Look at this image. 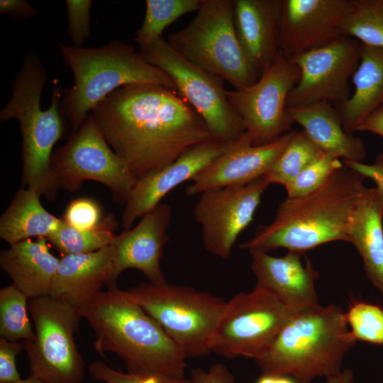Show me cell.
I'll return each mask as SVG.
<instances>
[{
    "label": "cell",
    "mask_w": 383,
    "mask_h": 383,
    "mask_svg": "<svg viewBox=\"0 0 383 383\" xmlns=\"http://www.w3.org/2000/svg\"><path fill=\"white\" fill-rule=\"evenodd\" d=\"M89 113L137 179L212 138L191 105L176 90L160 84L121 87Z\"/></svg>",
    "instance_id": "1"
},
{
    "label": "cell",
    "mask_w": 383,
    "mask_h": 383,
    "mask_svg": "<svg viewBox=\"0 0 383 383\" xmlns=\"http://www.w3.org/2000/svg\"><path fill=\"white\" fill-rule=\"evenodd\" d=\"M365 179L344 165L313 192L287 198L272 222L260 226L254 236L239 247L266 252L285 248L302 254L327 243L349 242V226Z\"/></svg>",
    "instance_id": "2"
},
{
    "label": "cell",
    "mask_w": 383,
    "mask_h": 383,
    "mask_svg": "<svg viewBox=\"0 0 383 383\" xmlns=\"http://www.w3.org/2000/svg\"><path fill=\"white\" fill-rule=\"evenodd\" d=\"M80 310L94 332V348L111 352L131 373L184 377L187 357L162 327L117 286L102 291Z\"/></svg>",
    "instance_id": "3"
},
{
    "label": "cell",
    "mask_w": 383,
    "mask_h": 383,
    "mask_svg": "<svg viewBox=\"0 0 383 383\" xmlns=\"http://www.w3.org/2000/svg\"><path fill=\"white\" fill-rule=\"evenodd\" d=\"M356 340L340 307L299 312L282 327L256 363L262 374L287 375L297 383L338 374L345 354Z\"/></svg>",
    "instance_id": "4"
},
{
    "label": "cell",
    "mask_w": 383,
    "mask_h": 383,
    "mask_svg": "<svg viewBox=\"0 0 383 383\" xmlns=\"http://www.w3.org/2000/svg\"><path fill=\"white\" fill-rule=\"evenodd\" d=\"M58 47L74 77L73 85L65 90L60 103V111L73 132L79 128L98 104L121 87L155 84L177 91L172 79L145 61L130 44L112 40L98 48L61 43Z\"/></svg>",
    "instance_id": "5"
},
{
    "label": "cell",
    "mask_w": 383,
    "mask_h": 383,
    "mask_svg": "<svg viewBox=\"0 0 383 383\" xmlns=\"http://www.w3.org/2000/svg\"><path fill=\"white\" fill-rule=\"evenodd\" d=\"M165 331L187 358L211 353L212 334L227 301L209 292L150 282L123 290Z\"/></svg>",
    "instance_id": "6"
},
{
    "label": "cell",
    "mask_w": 383,
    "mask_h": 383,
    "mask_svg": "<svg viewBox=\"0 0 383 383\" xmlns=\"http://www.w3.org/2000/svg\"><path fill=\"white\" fill-rule=\"evenodd\" d=\"M167 42L182 56L235 89L259 78L246 58L233 23V0H204L196 15Z\"/></svg>",
    "instance_id": "7"
},
{
    "label": "cell",
    "mask_w": 383,
    "mask_h": 383,
    "mask_svg": "<svg viewBox=\"0 0 383 383\" xmlns=\"http://www.w3.org/2000/svg\"><path fill=\"white\" fill-rule=\"evenodd\" d=\"M28 311L35 338L23 341L30 375L43 383H81L85 363L74 334L78 329L80 310L50 295L29 299Z\"/></svg>",
    "instance_id": "8"
},
{
    "label": "cell",
    "mask_w": 383,
    "mask_h": 383,
    "mask_svg": "<svg viewBox=\"0 0 383 383\" xmlns=\"http://www.w3.org/2000/svg\"><path fill=\"white\" fill-rule=\"evenodd\" d=\"M139 50L145 61L172 79L177 91L202 118L213 139L231 143L244 134L243 123L228 100L222 79L182 56L162 37Z\"/></svg>",
    "instance_id": "9"
},
{
    "label": "cell",
    "mask_w": 383,
    "mask_h": 383,
    "mask_svg": "<svg viewBox=\"0 0 383 383\" xmlns=\"http://www.w3.org/2000/svg\"><path fill=\"white\" fill-rule=\"evenodd\" d=\"M301 312L255 287L227 301L210 340L211 352L226 358L260 359L280 330Z\"/></svg>",
    "instance_id": "10"
},
{
    "label": "cell",
    "mask_w": 383,
    "mask_h": 383,
    "mask_svg": "<svg viewBox=\"0 0 383 383\" xmlns=\"http://www.w3.org/2000/svg\"><path fill=\"white\" fill-rule=\"evenodd\" d=\"M50 172L56 189L74 192L85 181H96L123 203L138 179L111 149L90 113L67 143L52 153Z\"/></svg>",
    "instance_id": "11"
},
{
    "label": "cell",
    "mask_w": 383,
    "mask_h": 383,
    "mask_svg": "<svg viewBox=\"0 0 383 383\" xmlns=\"http://www.w3.org/2000/svg\"><path fill=\"white\" fill-rule=\"evenodd\" d=\"M299 77L296 64L279 51L254 84L226 90L228 100L240 117L244 135L252 145L268 144L289 132L294 121L287 102Z\"/></svg>",
    "instance_id": "12"
},
{
    "label": "cell",
    "mask_w": 383,
    "mask_h": 383,
    "mask_svg": "<svg viewBox=\"0 0 383 383\" xmlns=\"http://www.w3.org/2000/svg\"><path fill=\"white\" fill-rule=\"evenodd\" d=\"M361 43L341 36L331 43L290 57L299 77L291 91L287 107L328 102L336 106L351 96L350 80L358 67Z\"/></svg>",
    "instance_id": "13"
},
{
    "label": "cell",
    "mask_w": 383,
    "mask_h": 383,
    "mask_svg": "<svg viewBox=\"0 0 383 383\" xmlns=\"http://www.w3.org/2000/svg\"><path fill=\"white\" fill-rule=\"evenodd\" d=\"M270 183L265 176L240 185L209 189L194 209L209 252L228 259L239 235L249 226Z\"/></svg>",
    "instance_id": "14"
},
{
    "label": "cell",
    "mask_w": 383,
    "mask_h": 383,
    "mask_svg": "<svg viewBox=\"0 0 383 383\" xmlns=\"http://www.w3.org/2000/svg\"><path fill=\"white\" fill-rule=\"evenodd\" d=\"M172 218L167 204H160L142 216L133 228L116 235L110 247L113 272L108 287L116 286L120 274L127 269L140 270L149 282L162 285L167 282L160 268V260L166 243Z\"/></svg>",
    "instance_id": "15"
},
{
    "label": "cell",
    "mask_w": 383,
    "mask_h": 383,
    "mask_svg": "<svg viewBox=\"0 0 383 383\" xmlns=\"http://www.w3.org/2000/svg\"><path fill=\"white\" fill-rule=\"evenodd\" d=\"M350 0H283L279 51L293 57L343 36Z\"/></svg>",
    "instance_id": "16"
},
{
    "label": "cell",
    "mask_w": 383,
    "mask_h": 383,
    "mask_svg": "<svg viewBox=\"0 0 383 383\" xmlns=\"http://www.w3.org/2000/svg\"><path fill=\"white\" fill-rule=\"evenodd\" d=\"M232 143L210 138L193 146L165 167L138 178L122 214L124 230L131 228L138 218L160 204V201L176 187L192 180L226 152Z\"/></svg>",
    "instance_id": "17"
},
{
    "label": "cell",
    "mask_w": 383,
    "mask_h": 383,
    "mask_svg": "<svg viewBox=\"0 0 383 383\" xmlns=\"http://www.w3.org/2000/svg\"><path fill=\"white\" fill-rule=\"evenodd\" d=\"M295 131L272 143L253 145L243 134L230 148L192 180L187 196L204 191L247 184L265 176L286 148Z\"/></svg>",
    "instance_id": "18"
},
{
    "label": "cell",
    "mask_w": 383,
    "mask_h": 383,
    "mask_svg": "<svg viewBox=\"0 0 383 383\" xmlns=\"http://www.w3.org/2000/svg\"><path fill=\"white\" fill-rule=\"evenodd\" d=\"M248 251L251 270L257 279L256 288L300 311L321 306L315 287L318 274L309 260L303 264L301 254L289 251L284 256L274 257L260 249Z\"/></svg>",
    "instance_id": "19"
},
{
    "label": "cell",
    "mask_w": 383,
    "mask_h": 383,
    "mask_svg": "<svg viewBox=\"0 0 383 383\" xmlns=\"http://www.w3.org/2000/svg\"><path fill=\"white\" fill-rule=\"evenodd\" d=\"M283 0H233V23L240 47L260 76L279 52Z\"/></svg>",
    "instance_id": "20"
},
{
    "label": "cell",
    "mask_w": 383,
    "mask_h": 383,
    "mask_svg": "<svg viewBox=\"0 0 383 383\" xmlns=\"http://www.w3.org/2000/svg\"><path fill=\"white\" fill-rule=\"evenodd\" d=\"M113 272L110 245L95 252L60 258L50 296L80 309L108 286Z\"/></svg>",
    "instance_id": "21"
},
{
    "label": "cell",
    "mask_w": 383,
    "mask_h": 383,
    "mask_svg": "<svg viewBox=\"0 0 383 383\" xmlns=\"http://www.w3.org/2000/svg\"><path fill=\"white\" fill-rule=\"evenodd\" d=\"M46 238L10 245L0 253V267L12 284L29 299L50 295L60 259L50 250Z\"/></svg>",
    "instance_id": "22"
},
{
    "label": "cell",
    "mask_w": 383,
    "mask_h": 383,
    "mask_svg": "<svg viewBox=\"0 0 383 383\" xmlns=\"http://www.w3.org/2000/svg\"><path fill=\"white\" fill-rule=\"evenodd\" d=\"M287 111L294 123L324 152L343 161L362 162L366 149L362 139L348 133L335 106L320 102L306 106L290 107Z\"/></svg>",
    "instance_id": "23"
},
{
    "label": "cell",
    "mask_w": 383,
    "mask_h": 383,
    "mask_svg": "<svg viewBox=\"0 0 383 383\" xmlns=\"http://www.w3.org/2000/svg\"><path fill=\"white\" fill-rule=\"evenodd\" d=\"M383 199L377 189L364 187L348 229L349 243L360 254L367 277L383 294Z\"/></svg>",
    "instance_id": "24"
},
{
    "label": "cell",
    "mask_w": 383,
    "mask_h": 383,
    "mask_svg": "<svg viewBox=\"0 0 383 383\" xmlns=\"http://www.w3.org/2000/svg\"><path fill=\"white\" fill-rule=\"evenodd\" d=\"M352 82L354 91L350 98L335 106L345 130L350 134L383 104V48L361 44L360 62Z\"/></svg>",
    "instance_id": "25"
},
{
    "label": "cell",
    "mask_w": 383,
    "mask_h": 383,
    "mask_svg": "<svg viewBox=\"0 0 383 383\" xmlns=\"http://www.w3.org/2000/svg\"><path fill=\"white\" fill-rule=\"evenodd\" d=\"M36 192L21 189L0 218V238L9 245L33 238H48L62 223L45 209Z\"/></svg>",
    "instance_id": "26"
},
{
    "label": "cell",
    "mask_w": 383,
    "mask_h": 383,
    "mask_svg": "<svg viewBox=\"0 0 383 383\" xmlns=\"http://www.w3.org/2000/svg\"><path fill=\"white\" fill-rule=\"evenodd\" d=\"M112 213L108 214L95 228L77 229L62 221L60 228L47 239L63 255L95 252L111 245L117 228Z\"/></svg>",
    "instance_id": "27"
},
{
    "label": "cell",
    "mask_w": 383,
    "mask_h": 383,
    "mask_svg": "<svg viewBox=\"0 0 383 383\" xmlns=\"http://www.w3.org/2000/svg\"><path fill=\"white\" fill-rule=\"evenodd\" d=\"M341 32L361 44L383 48V0H350Z\"/></svg>",
    "instance_id": "28"
},
{
    "label": "cell",
    "mask_w": 383,
    "mask_h": 383,
    "mask_svg": "<svg viewBox=\"0 0 383 383\" xmlns=\"http://www.w3.org/2000/svg\"><path fill=\"white\" fill-rule=\"evenodd\" d=\"M204 0H147L141 26L134 40L139 47L148 45L162 37L164 30L179 18L197 11Z\"/></svg>",
    "instance_id": "29"
},
{
    "label": "cell",
    "mask_w": 383,
    "mask_h": 383,
    "mask_svg": "<svg viewBox=\"0 0 383 383\" xmlns=\"http://www.w3.org/2000/svg\"><path fill=\"white\" fill-rule=\"evenodd\" d=\"M324 152L302 130L295 131L286 148L265 175L270 184L286 186Z\"/></svg>",
    "instance_id": "30"
},
{
    "label": "cell",
    "mask_w": 383,
    "mask_h": 383,
    "mask_svg": "<svg viewBox=\"0 0 383 383\" xmlns=\"http://www.w3.org/2000/svg\"><path fill=\"white\" fill-rule=\"evenodd\" d=\"M29 298L12 284L0 290V336L18 342L33 340L35 331L28 316Z\"/></svg>",
    "instance_id": "31"
},
{
    "label": "cell",
    "mask_w": 383,
    "mask_h": 383,
    "mask_svg": "<svg viewBox=\"0 0 383 383\" xmlns=\"http://www.w3.org/2000/svg\"><path fill=\"white\" fill-rule=\"evenodd\" d=\"M345 318L355 340L383 345V309L379 305L354 301Z\"/></svg>",
    "instance_id": "32"
},
{
    "label": "cell",
    "mask_w": 383,
    "mask_h": 383,
    "mask_svg": "<svg viewBox=\"0 0 383 383\" xmlns=\"http://www.w3.org/2000/svg\"><path fill=\"white\" fill-rule=\"evenodd\" d=\"M343 165L339 158L323 153L304 167L284 187L287 198L301 197L313 192Z\"/></svg>",
    "instance_id": "33"
},
{
    "label": "cell",
    "mask_w": 383,
    "mask_h": 383,
    "mask_svg": "<svg viewBox=\"0 0 383 383\" xmlns=\"http://www.w3.org/2000/svg\"><path fill=\"white\" fill-rule=\"evenodd\" d=\"M89 375L104 383H192L190 378L156 372H123L102 361L91 362L88 367Z\"/></svg>",
    "instance_id": "34"
},
{
    "label": "cell",
    "mask_w": 383,
    "mask_h": 383,
    "mask_svg": "<svg viewBox=\"0 0 383 383\" xmlns=\"http://www.w3.org/2000/svg\"><path fill=\"white\" fill-rule=\"evenodd\" d=\"M100 205L87 197L75 199L67 206L63 218L65 223L77 229H91L102 221Z\"/></svg>",
    "instance_id": "35"
},
{
    "label": "cell",
    "mask_w": 383,
    "mask_h": 383,
    "mask_svg": "<svg viewBox=\"0 0 383 383\" xmlns=\"http://www.w3.org/2000/svg\"><path fill=\"white\" fill-rule=\"evenodd\" d=\"M67 33L72 45L81 48L90 33V0H67Z\"/></svg>",
    "instance_id": "36"
},
{
    "label": "cell",
    "mask_w": 383,
    "mask_h": 383,
    "mask_svg": "<svg viewBox=\"0 0 383 383\" xmlns=\"http://www.w3.org/2000/svg\"><path fill=\"white\" fill-rule=\"evenodd\" d=\"M23 349V343L0 338V383H13L21 379L16 360Z\"/></svg>",
    "instance_id": "37"
},
{
    "label": "cell",
    "mask_w": 383,
    "mask_h": 383,
    "mask_svg": "<svg viewBox=\"0 0 383 383\" xmlns=\"http://www.w3.org/2000/svg\"><path fill=\"white\" fill-rule=\"evenodd\" d=\"M190 379L192 383H235L233 374L223 364L217 362L206 371L199 367L192 369Z\"/></svg>",
    "instance_id": "38"
},
{
    "label": "cell",
    "mask_w": 383,
    "mask_h": 383,
    "mask_svg": "<svg viewBox=\"0 0 383 383\" xmlns=\"http://www.w3.org/2000/svg\"><path fill=\"white\" fill-rule=\"evenodd\" d=\"M343 162L345 165L365 178H370L376 184V188L383 199V154L378 155L374 163L372 165L353 161H343Z\"/></svg>",
    "instance_id": "39"
},
{
    "label": "cell",
    "mask_w": 383,
    "mask_h": 383,
    "mask_svg": "<svg viewBox=\"0 0 383 383\" xmlns=\"http://www.w3.org/2000/svg\"><path fill=\"white\" fill-rule=\"evenodd\" d=\"M37 10L26 0H1L0 13L16 21H24L37 14Z\"/></svg>",
    "instance_id": "40"
},
{
    "label": "cell",
    "mask_w": 383,
    "mask_h": 383,
    "mask_svg": "<svg viewBox=\"0 0 383 383\" xmlns=\"http://www.w3.org/2000/svg\"><path fill=\"white\" fill-rule=\"evenodd\" d=\"M355 131H369L383 138V104L367 116Z\"/></svg>",
    "instance_id": "41"
},
{
    "label": "cell",
    "mask_w": 383,
    "mask_h": 383,
    "mask_svg": "<svg viewBox=\"0 0 383 383\" xmlns=\"http://www.w3.org/2000/svg\"><path fill=\"white\" fill-rule=\"evenodd\" d=\"M354 374L350 369H344L335 375L326 377V383H353Z\"/></svg>",
    "instance_id": "42"
},
{
    "label": "cell",
    "mask_w": 383,
    "mask_h": 383,
    "mask_svg": "<svg viewBox=\"0 0 383 383\" xmlns=\"http://www.w3.org/2000/svg\"><path fill=\"white\" fill-rule=\"evenodd\" d=\"M273 375L272 383H297L292 377L287 375Z\"/></svg>",
    "instance_id": "43"
},
{
    "label": "cell",
    "mask_w": 383,
    "mask_h": 383,
    "mask_svg": "<svg viewBox=\"0 0 383 383\" xmlns=\"http://www.w3.org/2000/svg\"><path fill=\"white\" fill-rule=\"evenodd\" d=\"M13 383H43V382L39 380L38 379L31 375H29L28 377H27L26 379H21L20 380L16 381Z\"/></svg>",
    "instance_id": "44"
}]
</instances>
